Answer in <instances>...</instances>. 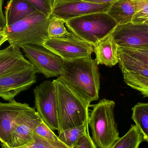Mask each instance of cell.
Masks as SVG:
<instances>
[{"label":"cell","mask_w":148,"mask_h":148,"mask_svg":"<svg viewBox=\"0 0 148 148\" xmlns=\"http://www.w3.org/2000/svg\"><path fill=\"white\" fill-rule=\"evenodd\" d=\"M58 78L87 103L99 99L100 72L91 57L64 60L63 72Z\"/></svg>","instance_id":"1"},{"label":"cell","mask_w":148,"mask_h":148,"mask_svg":"<svg viewBox=\"0 0 148 148\" xmlns=\"http://www.w3.org/2000/svg\"><path fill=\"white\" fill-rule=\"evenodd\" d=\"M53 15L39 10L21 21L5 27L3 32L10 45L20 49L24 45L42 46L48 38L47 29Z\"/></svg>","instance_id":"2"},{"label":"cell","mask_w":148,"mask_h":148,"mask_svg":"<svg viewBox=\"0 0 148 148\" xmlns=\"http://www.w3.org/2000/svg\"><path fill=\"white\" fill-rule=\"evenodd\" d=\"M53 81L57 96L59 134L88 122L89 103L77 96L58 78Z\"/></svg>","instance_id":"3"},{"label":"cell","mask_w":148,"mask_h":148,"mask_svg":"<svg viewBox=\"0 0 148 148\" xmlns=\"http://www.w3.org/2000/svg\"><path fill=\"white\" fill-rule=\"evenodd\" d=\"M115 103L112 100H100L92 106L89 116L92 138L99 148H111L120 138L114 117Z\"/></svg>","instance_id":"4"},{"label":"cell","mask_w":148,"mask_h":148,"mask_svg":"<svg viewBox=\"0 0 148 148\" xmlns=\"http://www.w3.org/2000/svg\"><path fill=\"white\" fill-rule=\"evenodd\" d=\"M65 25L71 34L93 46L112 33L118 25L107 13H97L69 20Z\"/></svg>","instance_id":"5"},{"label":"cell","mask_w":148,"mask_h":148,"mask_svg":"<svg viewBox=\"0 0 148 148\" xmlns=\"http://www.w3.org/2000/svg\"><path fill=\"white\" fill-rule=\"evenodd\" d=\"M21 49L36 73L47 78L58 77L63 72L64 60L42 46L24 45Z\"/></svg>","instance_id":"6"},{"label":"cell","mask_w":148,"mask_h":148,"mask_svg":"<svg viewBox=\"0 0 148 148\" xmlns=\"http://www.w3.org/2000/svg\"><path fill=\"white\" fill-rule=\"evenodd\" d=\"M35 104L43 122L53 131L58 130L57 100L53 81H45L34 90Z\"/></svg>","instance_id":"7"},{"label":"cell","mask_w":148,"mask_h":148,"mask_svg":"<svg viewBox=\"0 0 148 148\" xmlns=\"http://www.w3.org/2000/svg\"><path fill=\"white\" fill-rule=\"evenodd\" d=\"M42 46L66 61L90 58L94 53L93 45L72 34L69 36L62 38H47Z\"/></svg>","instance_id":"8"},{"label":"cell","mask_w":148,"mask_h":148,"mask_svg":"<svg viewBox=\"0 0 148 148\" xmlns=\"http://www.w3.org/2000/svg\"><path fill=\"white\" fill-rule=\"evenodd\" d=\"M36 71L32 66L0 77V97L10 101L36 82Z\"/></svg>","instance_id":"9"},{"label":"cell","mask_w":148,"mask_h":148,"mask_svg":"<svg viewBox=\"0 0 148 148\" xmlns=\"http://www.w3.org/2000/svg\"><path fill=\"white\" fill-rule=\"evenodd\" d=\"M42 121L37 111L29 106L19 116L13 128L9 147L23 146L33 140L36 128Z\"/></svg>","instance_id":"10"},{"label":"cell","mask_w":148,"mask_h":148,"mask_svg":"<svg viewBox=\"0 0 148 148\" xmlns=\"http://www.w3.org/2000/svg\"><path fill=\"white\" fill-rule=\"evenodd\" d=\"M112 35L118 47L148 48V24L131 22L117 25Z\"/></svg>","instance_id":"11"},{"label":"cell","mask_w":148,"mask_h":148,"mask_svg":"<svg viewBox=\"0 0 148 148\" xmlns=\"http://www.w3.org/2000/svg\"><path fill=\"white\" fill-rule=\"evenodd\" d=\"M112 4H99L84 0H75L53 6L52 14L65 23L73 18L89 14L107 13Z\"/></svg>","instance_id":"12"},{"label":"cell","mask_w":148,"mask_h":148,"mask_svg":"<svg viewBox=\"0 0 148 148\" xmlns=\"http://www.w3.org/2000/svg\"><path fill=\"white\" fill-rule=\"evenodd\" d=\"M26 103L14 100L8 103L0 102V142L2 148L9 147L11 134L17 118L29 107Z\"/></svg>","instance_id":"13"},{"label":"cell","mask_w":148,"mask_h":148,"mask_svg":"<svg viewBox=\"0 0 148 148\" xmlns=\"http://www.w3.org/2000/svg\"><path fill=\"white\" fill-rule=\"evenodd\" d=\"M32 66L20 49L9 45L0 50V77Z\"/></svg>","instance_id":"14"},{"label":"cell","mask_w":148,"mask_h":148,"mask_svg":"<svg viewBox=\"0 0 148 148\" xmlns=\"http://www.w3.org/2000/svg\"><path fill=\"white\" fill-rule=\"evenodd\" d=\"M93 47L97 65L112 67L118 63V46L112 33Z\"/></svg>","instance_id":"15"},{"label":"cell","mask_w":148,"mask_h":148,"mask_svg":"<svg viewBox=\"0 0 148 148\" xmlns=\"http://www.w3.org/2000/svg\"><path fill=\"white\" fill-rule=\"evenodd\" d=\"M37 10L27 0H9L4 11L6 27L24 19Z\"/></svg>","instance_id":"16"},{"label":"cell","mask_w":148,"mask_h":148,"mask_svg":"<svg viewBox=\"0 0 148 148\" xmlns=\"http://www.w3.org/2000/svg\"><path fill=\"white\" fill-rule=\"evenodd\" d=\"M107 13L118 25H123L132 22L134 7L131 0H118L112 3Z\"/></svg>","instance_id":"17"},{"label":"cell","mask_w":148,"mask_h":148,"mask_svg":"<svg viewBox=\"0 0 148 148\" xmlns=\"http://www.w3.org/2000/svg\"><path fill=\"white\" fill-rule=\"evenodd\" d=\"M118 63L121 71L126 70L148 77V65L123 52L118 48Z\"/></svg>","instance_id":"18"},{"label":"cell","mask_w":148,"mask_h":148,"mask_svg":"<svg viewBox=\"0 0 148 148\" xmlns=\"http://www.w3.org/2000/svg\"><path fill=\"white\" fill-rule=\"evenodd\" d=\"M132 120L148 143V102L138 103L132 108Z\"/></svg>","instance_id":"19"},{"label":"cell","mask_w":148,"mask_h":148,"mask_svg":"<svg viewBox=\"0 0 148 148\" xmlns=\"http://www.w3.org/2000/svg\"><path fill=\"white\" fill-rule=\"evenodd\" d=\"M144 141L143 136L136 125H132L127 133L114 144L111 148H139Z\"/></svg>","instance_id":"20"},{"label":"cell","mask_w":148,"mask_h":148,"mask_svg":"<svg viewBox=\"0 0 148 148\" xmlns=\"http://www.w3.org/2000/svg\"><path fill=\"white\" fill-rule=\"evenodd\" d=\"M89 123L69 129L59 134L58 137L60 140L70 148H73L77 140L84 135L88 129Z\"/></svg>","instance_id":"21"},{"label":"cell","mask_w":148,"mask_h":148,"mask_svg":"<svg viewBox=\"0 0 148 148\" xmlns=\"http://www.w3.org/2000/svg\"><path fill=\"white\" fill-rule=\"evenodd\" d=\"M14 148H70L60 140H49L34 134L33 140L23 146Z\"/></svg>","instance_id":"22"},{"label":"cell","mask_w":148,"mask_h":148,"mask_svg":"<svg viewBox=\"0 0 148 148\" xmlns=\"http://www.w3.org/2000/svg\"><path fill=\"white\" fill-rule=\"evenodd\" d=\"M64 23H65L63 20L53 15L48 27V38H62L70 36L71 33L67 30Z\"/></svg>","instance_id":"23"},{"label":"cell","mask_w":148,"mask_h":148,"mask_svg":"<svg viewBox=\"0 0 148 148\" xmlns=\"http://www.w3.org/2000/svg\"><path fill=\"white\" fill-rule=\"evenodd\" d=\"M134 7L135 14L132 22L145 23L148 21V0H131Z\"/></svg>","instance_id":"24"},{"label":"cell","mask_w":148,"mask_h":148,"mask_svg":"<svg viewBox=\"0 0 148 148\" xmlns=\"http://www.w3.org/2000/svg\"><path fill=\"white\" fill-rule=\"evenodd\" d=\"M118 48L129 55L148 65V48L120 47H118Z\"/></svg>","instance_id":"25"},{"label":"cell","mask_w":148,"mask_h":148,"mask_svg":"<svg viewBox=\"0 0 148 148\" xmlns=\"http://www.w3.org/2000/svg\"><path fill=\"white\" fill-rule=\"evenodd\" d=\"M36 8L37 10L47 16L52 14L53 0H27Z\"/></svg>","instance_id":"26"},{"label":"cell","mask_w":148,"mask_h":148,"mask_svg":"<svg viewBox=\"0 0 148 148\" xmlns=\"http://www.w3.org/2000/svg\"><path fill=\"white\" fill-rule=\"evenodd\" d=\"M34 134L49 140L54 141H60L58 136L56 135L53 130L51 129L45 123L42 122L36 128Z\"/></svg>","instance_id":"27"},{"label":"cell","mask_w":148,"mask_h":148,"mask_svg":"<svg viewBox=\"0 0 148 148\" xmlns=\"http://www.w3.org/2000/svg\"><path fill=\"white\" fill-rule=\"evenodd\" d=\"M73 148H97L92 137L90 135L89 130L87 133L79 138Z\"/></svg>","instance_id":"28"},{"label":"cell","mask_w":148,"mask_h":148,"mask_svg":"<svg viewBox=\"0 0 148 148\" xmlns=\"http://www.w3.org/2000/svg\"><path fill=\"white\" fill-rule=\"evenodd\" d=\"M3 0H0V31H3L6 26L5 16L3 11Z\"/></svg>","instance_id":"29"},{"label":"cell","mask_w":148,"mask_h":148,"mask_svg":"<svg viewBox=\"0 0 148 148\" xmlns=\"http://www.w3.org/2000/svg\"><path fill=\"white\" fill-rule=\"evenodd\" d=\"M84 1L94 3L103 4V3H113L118 0H84Z\"/></svg>","instance_id":"30"},{"label":"cell","mask_w":148,"mask_h":148,"mask_svg":"<svg viewBox=\"0 0 148 148\" xmlns=\"http://www.w3.org/2000/svg\"><path fill=\"white\" fill-rule=\"evenodd\" d=\"M7 41H8L7 36L5 34L3 31H0V47Z\"/></svg>","instance_id":"31"},{"label":"cell","mask_w":148,"mask_h":148,"mask_svg":"<svg viewBox=\"0 0 148 148\" xmlns=\"http://www.w3.org/2000/svg\"><path fill=\"white\" fill-rule=\"evenodd\" d=\"M75 1V0H53V7L60 3H63L68 2L72 1Z\"/></svg>","instance_id":"32"},{"label":"cell","mask_w":148,"mask_h":148,"mask_svg":"<svg viewBox=\"0 0 148 148\" xmlns=\"http://www.w3.org/2000/svg\"><path fill=\"white\" fill-rule=\"evenodd\" d=\"M145 23H147V24H148V21H147Z\"/></svg>","instance_id":"33"},{"label":"cell","mask_w":148,"mask_h":148,"mask_svg":"<svg viewBox=\"0 0 148 148\" xmlns=\"http://www.w3.org/2000/svg\"></svg>","instance_id":"34"}]
</instances>
